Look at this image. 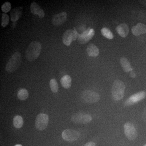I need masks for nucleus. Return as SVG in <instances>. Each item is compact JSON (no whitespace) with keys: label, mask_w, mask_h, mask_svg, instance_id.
I'll use <instances>...</instances> for the list:
<instances>
[{"label":"nucleus","mask_w":146,"mask_h":146,"mask_svg":"<svg viewBox=\"0 0 146 146\" xmlns=\"http://www.w3.org/2000/svg\"><path fill=\"white\" fill-rule=\"evenodd\" d=\"M80 133L78 131L72 129H66L62 133V137L65 141L73 142L76 141L79 138Z\"/></svg>","instance_id":"6"},{"label":"nucleus","mask_w":146,"mask_h":146,"mask_svg":"<svg viewBox=\"0 0 146 146\" xmlns=\"http://www.w3.org/2000/svg\"><path fill=\"white\" fill-rule=\"evenodd\" d=\"M60 82L61 85L65 89H69L72 85V78L69 75L63 76Z\"/></svg>","instance_id":"19"},{"label":"nucleus","mask_w":146,"mask_h":146,"mask_svg":"<svg viewBox=\"0 0 146 146\" xmlns=\"http://www.w3.org/2000/svg\"><path fill=\"white\" fill-rule=\"evenodd\" d=\"M84 146H96V144L94 142L91 141L86 143Z\"/></svg>","instance_id":"26"},{"label":"nucleus","mask_w":146,"mask_h":146,"mask_svg":"<svg viewBox=\"0 0 146 146\" xmlns=\"http://www.w3.org/2000/svg\"><path fill=\"white\" fill-rule=\"evenodd\" d=\"M50 86L51 90L54 93H57L58 90V86L57 81L55 79H52L50 82Z\"/></svg>","instance_id":"23"},{"label":"nucleus","mask_w":146,"mask_h":146,"mask_svg":"<svg viewBox=\"0 0 146 146\" xmlns=\"http://www.w3.org/2000/svg\"><path fill=\"white\" fill-rule=\"evenodd\" d=\"M95 35V31L93 29L89 28L85 31H83L82 34H78V40L79 43L82 44L87 43L91 40Z\"/></svg>","instance_id":"11"},{"label":"nucleus","mask_w":146,"mask_h":146,"mask_svg":"<svg viewBox=\"0 0 146 146\" xmlns=\"http://www.w3.org/2000/svg\"><path fill=\"white\" fill-rule=\"evenodd\" d=\"M13 123L14 127L18 129L21 128L23 125V119L21 116L17 115L13 118Z\"/></svg>","instance_id":"20"},{"label":"nucleus","mask_w":146,"mask_h":146,"mask_svg":"<svg viewBox=\"0 0 146 146\" xmlns=\"http://www.w3.org/2000/svg\"><path fill=\"white\" fill-rule=\"evenodd\" d=\"M124 133L126 137L130 141H133L137 138V132L136 129L131 123H126L124 126Z\"/></svg>","instance_id":"10"},{"label":"nucleus","mask_w":146,"mask_h":146,"mask_svg":"<svg viewBox=\"0 0 146 146\" xmlns=\"http://www.w3.org/2000/svg\"><path fill=\"white\" fill-rule=\"evenodd\" d=\"M42 50V44L37 41L31 42L26 51L25 55L27 60L33 61L39 57Z\"/></svg>","instance_id":"1"},{"label":"nucleus","mask_w":146,"mask_h":146,"mask_svg":"<svg viewBox=\"0 0 146 146\" xmlns=\"http://www.w3.org/2000/svg\"><path fill=\"white\" fill-rule=\"evenodd\" d=\"M146 96V94L145 91H142L131 96L124 103L126 106H130L137 103L141 100L144 99Z\"/></svg>","instance_id":"8"},{"label":"nucleus","mask_w":146,"mask_h":146,"mask_svg":"<svg viewBox=\"0 0 146 146\" xmlns=\"http://www.w3.org/2000/svg\"><path fill=\"white\" fill-rule=\"evenodd\" d=\"M11 9V4L9 2H6L1 7V10L4 13H7Z\"/></svg>","instance_id":"25"},{"label":"nucleus","mask_w":146,"mask_h":146,"mask_svg":"<svg viewBox=\"0 0 146 146\" xmlns=\"http://www.w3.org/2000/svg\"><path fill=\"white\" fill-rule=\"evenodd\" d=\"M78 34V33L76 30H67L63 34L62 38L63 44L67 46H70L72 41H75L77 39Z\"/></svg>","instance_id":"7"},{"label":"nucleus","mask_w":146,"mask_h":146,"mask_svg":"<svg viewBox=\"0 0 146 146\" xmlns=\"http://www.w3.org/2000/svg\"><path fill=\"white\" fill-rule=\"evenodd\" d=\"M130 76L131 77L133 78H135V77H136V74H135V73L133 71H132L131 72Z\"/></svg>","instance_id":"27"},{"label":"nucleus","mask_w":146,"mask_h":146,"mask_svg":"<svg viewBox=\"0 0 146 146\" xmlns=\"http://www.w3.org/2000/svg\"><path fill=\"white\" fill-rule=\"evenodd\" d=\"M143 146H146V144H145V145H144Z\"/></svg>","instance_id":"29"},{"label":"nucleus","mask_w":146,"mask_h":146,"mask_svg":"<svg viewBox=\"0 0 146 146\" xmlns=\"http://www.w3.org/2000/svg\"><path fill=\"white\" fill-rule=\"evenodd\" d=\"M116 30L120 36L125 37L128 34L129 29L127 25L126 24H121L116 28Z\"/></svg>","instance_id":"16"},{"label":"nucleus","mask_w":146,"mask_h":146,"mask_svg":"<svg viewBox=\"0 0 146 146\" xmlns=\"http://www.w3.org/2000/svg\"><path fill=\"white\" fill-rule=\"evenodd\" d=\"M22 7H16L13 9L10 13L11 19L13 22H16L21 18L23 13Z\"/></svg>","instance_id":"15"},{"label":"nucleus","mask_w":146,"mask_h":146,"mask_svg":"<svg viewBox=\"0 0 146 146\" xmlns=\"http://www.w3.org/2000/svg\"><path fill=\"white\" fill-rule=\"evenodd\" d=\"M71 119L75 123L86 124L91 122L92 118L90 115L87 114L77 113L72 116Z\"/></svg>","instance_id":"9"},{"label":"nucleus","mask_w":146,"mask_h":146,"mask_svg":"<svg viewBox=\"0 0 146 146\" xmlns=\"http://www.w3.org/2000/svg\"><path fill=\"white\" fill-rule=\"evenodd\" d=\"M86 52L89 56L91 57H96L99 54V50L94 44H89L87 46Z\"/></svg>","instance_id":"17"},{"label":"nucleus","mask_w":146,"mask_h":146,"mask_svg":"<svg viewBox=\"0 0 146 146\" xmlns=\"http://www.w3.org/2000/svg\"><path fill=\"white\" fill-rule=\"evenodd\" d=\"M14 146H23L21 145H20V144H17V145H16Z\"/></svg>","instance_id":"28"},{"label":"nucleus","mask_w":146,"mask_h":146,"mask_svg":"<svg viewBox=\"0 0 146 146\" xmlns=\"http://www.w3.org/2000/svg\"><path fill=\"white\" fill-rule=\"evenodd\" d=\"M81 98L84 102L90 104L96 103L100 98V95L98 93L89 90L82 91L81 94Z\"/></svg>","instance_id":"4"},{"label":"nucleus","mask_w":146,"mask_h":146,"mask_svg":"<svg viewBox=\"0 0 146 146\" xmlns=\"http://www.w3.org/2000/svg\"><path fill=\"white\" fill-rule=\"evenodd\" d=\"M132 33L135 36H139L146 33V25L141 23H139L131 29Z\"/></svg>","instance_id":"14"},{"label":"nucleus","mask_w":146,"mask_h":146,"mask_svg":"<svg viewBox=\"0 0 146 146\" xmlns=\"http://www.w3.org/2000/svg\"><path fill=\"white\" fill-rule=\"evenodd\" d=\"M101 33L104 37H106L107 39H112L114 37V36H113L112 32L107 28L104 27L102 29Z\"/></svg>","instance_id":"22"},{"label":"nucleus","mask_w":146,"mask_h":146,"mask_svg":"<svg viewBox=\"0 0 146 146\" xmlns=\"http://www.w3.org/2000/svg\"><path fill=\"white\" fill-rule=\"evenodd\" d=\"M120 63L123 70L126 72H131L133 69L131 68V66L128 60L125 57H121L120 59Z\"/></svg>","instance_id":"18"},{"label":"nucleus","mask_w":146,"mask_h":146,"mask_svg":"<svg viewBox=\"0 0 146 146\" xmlns=\"http://www.w3.org/2000/svg\"><path fill=\"white\" fill-rule=\"evenodd\" d=\"M17 96L18 99L21 100H25L29 97L28 91L25 89H21L18 91Z\"/></svg>","instance_id":"21"},{"label":"nucleus","mask_w":146,"mask_h":146,"mask_svg":"<svg viewBox=\"0 0 146 146\" xmlns=\"http://www.w3.org/2000/svg\"><path fill=\"white\" fill-rule=\"evenodd\" d=\"M22 62V56L20 52L15 53L9 60L5 70L9 72H13L19 68Z\"/></svg>","instance_id":"3"},{"label":"nucleus","mask_w":146,"mask_h":146,"mask_svg":"<svg viewBox=\"0 0 146 146\" xmlns=\"http://www.w3.org/2000/svg\"><path fill=\"white\" fill-rule=\"evenodd\" d=\"M9 23V16L5 13L2 14V16L1 26L3 27H5Z\"/></svg>","instance_id":"24"},{"label":"nucleus","mask_w":146,"mask_h":146,"mask_svg":"<svg viewBox=\"0 0 146 146\" xmlns=\"http://www.w3.org/2000/svg\"><path fill=\"white\" fill-rule=\"evenodd\" d=\"M125 89V85L122 81L116 80L114 82L112 88V96L114 100L119 101L122 99Z\"/></svg>","instance_id":"2"},{"label":"nucleus","mask_w":146,"mask_h":146,"mask_svg":"<svg viewBox=\"0 0 146 146\" xmlns=\"http://www.w3.org/2000/svg\"><path fill=\"white\" fill-rule=\"evenodd\" d=\"M30 9L33 14L38 15L39 18H43L45 16L44 11L40 8L39 5L35 2L32 3L30 6Z\"/></svg>","instance_id":"13"},{"label":"nucleus","mask_w":146,"mask_h":146,"mask_svg":"<svg viewBox=\"0 0 146 146\" xmlns=\"http://www.w3.org/2000/svg\"><path fill=\"white\" fill-rule=\"evenodd\" d=\"M49 122L48 116L46 114L40 113L36 116L35 125L38 130H44L47 127Z\"/></svg>","instance_id":"5"},{"label":"nucleus","mask_w":146,"mask_h":146,"mask_svg":"<svg viewBox=\"0 0 146 146\" xmlns=\"http://www.w3.org/2000/svg\"><path fill=\"white\" fill-rule=\"evenodd\" d=\"M67 14L66 12H62L53 16L52 23L55 26H58L64 23L66 21Z\"/></svg>","instance_id":"12"}]
</instances>
